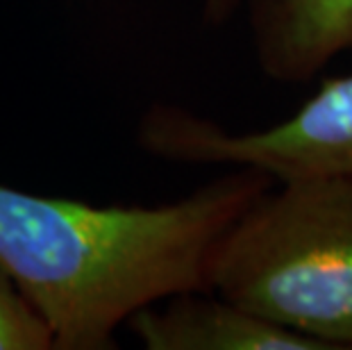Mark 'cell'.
Returning <instances> with one entry per match:
<instances>
[{"label": "cell", "mask_w": 352, "mask_h": 350, "mask_svg": "<svg viewBox=\"0 0 352 350\" xmlns=\"http://www.w3.org/2000/svg\"><path fill=\"white\" fill-rule=\"evenodd\" d=\"M273 184L236 166L157 207H98L0 184V264L46 318L55 350H107L137 311L212 292L223 237Z\"/></svg>", "instance_id": "cell-1"}, {"label": "cell", "mask_w": 352, "mask_h": 350, "mask_svg": "<svg viewBox=\"0 0 352 350\" xmlns=\"http://www.w3.org/2000/svg\"><path fill=\"white\" fill-rule=\"evenodd\" d=\"M212 292L327 350H352V175L261 193L223 237Z\"/></svg>", "instance_id": "cell-2"}, {"label": "cell", "mask_w": 352, "mask_h": 350, "mask_svg": "<svg viewBox=\"0 0 352 350\" xmlns=\"http://www.w3.org/2000/svg\"><path fill=\"white\" fill-rule=\"evenodd\" d=\"M139 144L155 157L196 166H248L275 182L352 175V73L323 80L284 121L252 132L175 105H157L139 123Z\"/></svg>", "instance_id": "cell-3"}, {"label": "cell", "mask_w": 352, "mask_h": 350, "mask_svg": "<svg viewBox=\"0 0 352 350\" xmlns=\"http://www.w3.org/2000/svg\"><path fill=\"white\" fill-rule=\"evenodd\" d=\"M127 323L148 350H327L214 292L170 296Z\"/></svg>", "instance_id": "cell-4"}, {"label": "cell", "mask_w": 352, "mask_h": 350, "mask_svg": "<svg viewBox=\"0 0 352 350\" xmlns=\"http://www.w3.org/2000/svg\"><path fill=\"white\" fill-rule=\"evenodd\" d=\"M259 69L277 82H307L352 50V0H239Z\"/></svg>", "instance_id": "cell-5"}, {"label": "cell", "mask_w": 352, "mask_h": 350, "mask_svg": "<svg viewBox=\"0 0 352 350\" xmlns=\"http://www.w3.org/2000/svg\"><path fill=\"white\" fill-rule=\"evenodd\" d=\"M0 350H55L46 318L3 264H0Z\"/></svg>", "instance_id": "cell-6"}, {"label": "cell", "mask_w": 352, "mask_h": 350, "mask_svg": "<svg viewBox=\"0 0 352 350\" xmlns=\"http://www.w3.org/2000/svg\"><path fill=\"white\" fill-rule=\"evenodd\" d=\"M239 0H205L202 3V19L209 25H223L226 21L236 14Z\"/></svg>", "instance_id": "cell-7"}]
</instances>
